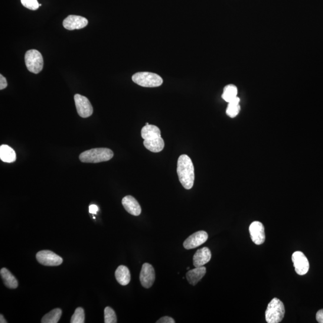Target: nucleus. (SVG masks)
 Segmentation results:
<instances>
[{
	"label": "nucleus",
	"mask_w": 323,
	"mask_h": 323,
	"mask_svg": "<svg viewBox=\"0 0 323 323\" xmlns=\"http://www.w3.org/2000/svg\"><path fill=\"white\" fill-rule=\"evenodd\" d=\"M144 146L153 153H159L164 148L165 143L161 136V130L158 126L148 125L144 126L141 132Z\"/></svg>",
	"instance_id": "f257e3e1"
},
{
	"label": "nucleus",
	"mask_w": 323,
	"mask_h": 323,
	"mask_svg": "<svg viewBox=\"0 0 323 323\" xmlns=\"http://www.w3.org/2000/svg\"><path fill=\"white\" fill-rule=\"evenodd\" d=\"M177 172L179 181L187 190L193 187L195 181V169L193 162L187 155L178 158Z\"/></svg>",
	"instance_id": "f03ea898"
},
{
	"label": "nucleus",
	"mask_w": 323,
	"mask_h": 323,
	"mask_svg": "<svg viewBox=\"0 0 323 323\" xmlns=\"http://www.w3.org/2000/svg\"><path fill=\"white\" fill-rule=\"evenodd\" d=\"M114 156L112 150L107 148H96L81 153L79 159L81 162L97 164L110 161Z\"/></svg>",
	"instance_id": "7ed1b4c3"
},
{
	"label": "nucleus",
	"mask_w": 323,
	"mask_h": 323,
	"mask_svg": "<svg viewBox=\"0 0 323 323\" xmlns=\"http://www.w3.org/2000/svg\"><path fill=\"white\" fill-rule=\"evenodd\" d=\"M285 314L283 303L278 298H273L270 302L265 312L266 321L268 323H279L283 320Z\"/></svg>",
	"instance_id": "20e7f679"
},
{
	"label": "nucleus",
	"mask_w": 323,
	"mask_h": 323,
	"mask_svg": "<svg viewBox=\"0 0 323 323\" xmlns=\"http://www.w3.org/2000/svg\"><path fill=\"white\" fill-rule=\"evenodd\" d=\"M133 82L146 87H155L162 85L163 80L158 74L149 72H140L132 77Z\"/></svg>",
	"instance_id": "39448f33"
},
{
	"label": "nucleus",
	"mask_w": 323,
	"mask_h": 323,
	"mask_svg": "<svg viewBox=\"0 0 323 323\" xmlns=\"http://www.w3.org/2000/svg\"><path fill=\"white\" fill-rule=\"evenodd\" d=\"M26 66L34 74H38L43 70V58L40 52L32 50L26 52L25 56Z\"/></svg>",
	"instance_id": "423d86ee"
},
{
	"label": "nucleus",
	"mask_w": 323,
	"mask_h": 323,
	"mask_svg": "<svg viewBox=\"0 0 323 323\" xmlns=\"http://www.w3.org/2000/svg\"><path fill=\"white\" fill-rule=\"evenodd\" d=\"M36 259L41 265L47 266H57L63 262L62 257L50 250L39 251L36 254Z\"/></svg>",
	"instance_id": "0eeeda50"
},
{
	"label": "nucleus",
	"mask_w": 323,
	"mask_h": 323,
	"mask_svg": "<svg viewBox=\"0 0 323 323\" xmlns=\"http://www.w3.org/2000/svg\"><path fill=\"white\" fill-rule=\"evenodd\" d=\"M74 98L78 115L83 118H87L93 115V107L86 97L76 94Z\"/></svg>",
	"instance_id": "6e6552de"
},
{
	"label": "nucleus",
	"mask_w": 323,
	"mask_h": 323,
	"mask_svg": "<svg viewBox=\"0 0 323 323\" xmlns=\"http://www.w3.org/2000/svg\"><path fill=\"white\" fill-rule=\"evenodd\" d=\"M292 261L295 271L299 275H304L309 269V261L301 251H296L292 255Z\"/></svg>",
	"instance_id": "1a4fd4ad"
},
{
	"label": "nucleus",
	"mask_w": 323,
	"mask_h": 323,
	"mask_svg": "<svg viewBox=\"0 0 323 323\" xmlns=\"http://www.w3.org/2000/svg\"><path fill=\"white\" fill-rule=\"evenodd\" d=\"M155 271L153 267L148 263H144L140 275L142 285L146 289L151 288L155 283Z\"/></svg>",
	"instance_id": "9d476101"
},
{
	"label": "nucleus",
	"mask_w": 323,
	"mask_h": 323,
	"mask_svg": "<svg viewBox=\"0 0 323 323\" xmlns=\"http://www.w3.org/2000/svg\"><path fill=\"white\" fill-rule=\"evenodd\" d=\"M208 238V235L206 232L198 231L184 241L183 246L187 250L194 249L206 242Z\"/></svg>",
	"instance_id": "9b49d317"
},
{
	"label": "nucleus",
	"mask_w": 323,
	"mask_h": 323,
	"mask_svg": "<svg viewBox=\"0 0 323 323\" xmlns=\"http://www.w3.org/2000/svg\"><path fill=\"white\" fill-rule=\"evenodd\" d=\"M251 239L256 245H261L265 243V227L263 224L258 221H253L249 227Z\"/></svg>",
	"instance_id": "f8f14e48"
},
{
	"label": "nucleus",
	"mask_w": 323,
	"mask_h": 323,
	"mask_svg": "<svg viewBox=\"0 0 323 323\" xmlns=\"http://www.w3.org/2000/svg\"><path fill=\"white\" fill-rule=\"evenodd\" d=\"M87 24L88 21L86 18L76 15L68 16L63 22L64 27L71 31L83 28Z\"/></svg>",
	"instance_id": "ddd939ff"
},
{
	"label": "nucleus",
	"mask_w": 323,
	"mask_h": 323,
	"mask_svg": "<svg viewBox=\"0 0 323 323\" xmlns=\"http://www.w3.org/2000/svg\"><path fill=\"white\" fill-rule=\"evenodd\" d=\"M122 204L125 210L130 214L138 216L142 213V208L139 202L132 196H126L122 199Z\"/></svg>",
	"instance_id": "4468645a"
},
{
	"label": "nucleus",
	"mask_w": 323,
	"mask_h": 323,
	"mask_svg": "<svg viewBox=\"0 0 323 323\" xmlns=\"http://www.w3.org/2000/svg\"><path fill=\"white\" fill-rule=\"evenodd\" d=\"M211 258V253L207 247L197 251L194 256V265L195 267L204 266L205 264L210 262Z\"/></svg>",
	"instance_id": "2eb2a0df"
},
{
	"label": "nucleus",
	"mask_w": 323,
	"mask_h": 323,
	"mask_svg": "<svg viewBox=\"0 0 323 323\" xmlns=\"http://www.w3.org/2000/svg\"><path fill=\"white\" fill-rule=\"evenodd\" d=\"M205 273H206V267H197L194 269L189 270L187 273V278L190 285L195 286L203 278Z\"/></svg>",
	"instance_id": "dca6fc26"
},
{
	"label": "nucleus",
	"mask_w": 323,
	"mask_h": 323,
	"mask_svg": "<svg viewBox=\"0 0 323 323\" xmlns=\"http://www.w3.org/2000/svg\"><path fill=\"white\" fill-rule=\"evenodd\" d=\"M115 277L117 282L120 285L123 286L128 285L130 281V273L128 267L123 265H120L117 267L115 272Z\"/></svg>",
	"instance_id": "f3484780"
},
{
	"label": "nucleus",
	"mask_w": 323,
	"mask_h": 323,
	"mask_svg": "<svg viewBox=\"0 0 323 323\" xmlns=\"http://www.w3.org/2000/svg\"><path fill=\"white\" fill-rule=\"evenodd\" d=\"M0 275H1L5 285L8 288L12 289L17 288L18 286V281L15 278V276L13 275L8 269L3 267V268L0 270Z\"/></svg>",
	"instance_id": "a211bd4d"
},
{
	"label": "nucleus",
	"mask_w": 323,
	"mask_h": 323,
	"mask_svg": "<svg viewBox=\"0 0 323 323\" xmlns=\"http://www.w3.org/2000/svg\"><path fill=\"white\" fill-rule=\"evenodd\" d=\"M0 159L4 162H14L16 159L14 150L8 145H2L0 147Z\"/></svg>",
	"instance_id": "6ab92c4d"
},
{
	"label": "nucleus",
	"mask_w": 323,
	"mask_h": 323,
	"mask_svg": "<svg viewBox=\"0 0 323 323\" xmlns=\"http://www.w3.org/2000/svg\"><path fill=\"white\" fill-rule=\"evenodd\" d=\"M61 315L62 310L61 309H54L44 315L42 318L41 322L42 323H57L60 321Z\"/></svg>",
	"instance_id": "aec40b11"
},
{
	"label": "nucleus",
	"mask_w": 323,
	"mask_h": 323,
	"mask_svg": "<svg viewBox=\"0 0 323 323\" xmlns=\"http://www.w3.org/2000/svg\"><path fill=\"white\" fill-rule=\"evenodd\" d=\"M240 102V98L237 97L236 99L228 103L226 109V114L228 116L231 117V118H234V117L238 116L241 110Z\"/></svg>",
	"instance_id": "412c9836"
},
{
	"label": "nucleus",
	"mask_w": 323,
	"mask_h": 323,
	"mask_svg": "<svg viewBox=\"0 0 323 323\" xmlns=\"http://www.w3.org/2000/svg\"><path fill=\"white\" fill-rule=\"evenodd\" d=\"M238 94V89L234 84H228L224 87L222 94V99L229 103L230 101L236 99Z\"/></svg>",
	"instance_id": "4be33fe9"
},
{
	"label": "nucleus",
	"mask_w": 323,
	"mask_h": 323,
	"mask_svg": "<svg viewBox=\"0 0 323 323\" xmlns=\"http://www.w3.org/2000/svg\"><path fill=\"white\" fill-rule=\"evenodd\" d=\"M117 322V316L115 311L112 308L107 306L104 309V322L116 323Z\"/></svg>",
	"instance_id": "5701e85b"
},
{
	"label": "nucleus",
	"mask_w": 323,
	"mask_h": 323,
	"mask_svg": "<svg viewBox=\"0 0 323 323\" xmlns=\"http://www.w3.org/2000/svg\"><path fill=\"white\" fill-rule=\"evenodd\" d=\"M84 311L82 308H77L75 311L74 314L72 316L71 323H84Z\"/></svg>",
	"instance_id": "b1692460"
},
{
	"label": "nucleus",
	"mask_w": 323,
	"mask_h": 323,
	"mask_svg": "<svg viewBox=\"0 0 323 323\" xmlns=\"http://www.w3.org/2000/svg\"><path fill=\"white\" fill-rule=\"evenodd\" d=\"M21 1L22 5L25 8L31 10V11H36L40 7V4L37 0H21Z\"/></svg>",
	"instance_id": "393cba45"
},
{
	"label": "nucleus",
	"mask_w": 323,
	"mask_h": 323,
	"mask_svg": "<svg viewBox=\"0 0 323 323\" xmlns=\"http://www.w3.org/2000/svg\"><path fill=\"white\" fill-rule=\"evenodd\" d=\"M157 323H175V321L174 319L170 317V316H163L161 318H160L158 321H156Z\"/></svg>",
	"instance_id": "a878e982"
},
{
	"label": "nucleus",
	"mask_w": 323,
	"mask_h": 323,
	"mask_svg": "<svg viewBox=\"0 0 323 323\" xmlns=\"http://www.w3.org/2000/svg\"><path fill=\"white\" fill-rule=\"evenodd\" d=\"M7 86L8 82L6 78L2 74L0 75V90L4 89Z\"/></svg>",
	"instance_id": "bb28decb"
},
{
	"label": "nucleus",
	"mask_w": 323,
	"mask_h": 323,
	"mask_svg": "<svg viewBox=\"0 0 323 323\" xmlns=\"http://www.w3.org/2000/svg\"><path fill=\"white\" fill-rule=\"evenodd\" d=\"M316 321L318 322L323 323V309L319 310L317 313H316Z\"/></svg>",
	"instance_id": "cd10ccee"
},
{
	"label": "nucleus",
	"mask_w": 323,
	"mask_h": 323,
	"mask_svg": "<svg viewBox=\"0 0 323 323\" xmlns=\"http://www.w3.org/2000/svg\"><path fill=\"white\" fill-rule=\"evenodd\" d=\"M99 211V207L96 205H90L89 206V213L90 214H96Z\"/></svg>",
	"instance_id": "c85d7f7f"
},
{
	"label": "nucleus",
	"mask_w": 323,
	"mask_h": 323,
	"mask_svg": "<svg viewBox=\"0 0 323 323\" xmlns=\"http://www.w3.org/2000/svg\"><path fill=\"white\" fill-rule=\"evenodd\" d=\"M0 322L1 323H7L8 321L6 320L4 318V316L2 314L0 315Z\"/></svg>",
	"instance_id": "c756f323"
}]
</instances>
